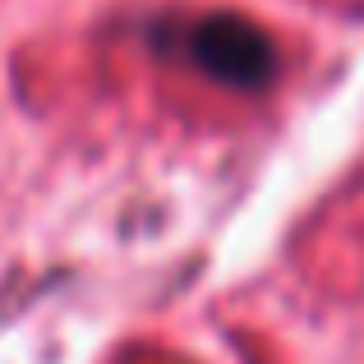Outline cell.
<instances>
[{"instance_id":"obj_1","label":"cell","mask_w":364,"mask_h":364,"mask_svg":"<svg viewBox=\"0 0 364 364\" xmlns=\"http://www.w3.org/2000/svg\"><path fill=\"white\" fill-rule=\"evenodd\" d=\"M189 55H194L213 79L240 83V88L272 79V70H277V55H272V46H267V37L254 33L240 18H231V14H213V18H203V23H194V33H189Z\"/></svg>"}]
</instances>
